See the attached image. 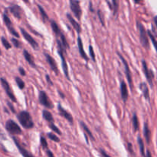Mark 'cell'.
Segmentation results:
<instances>
[{"label":"cell","mask_w":157,"mask_h":157,"mask_svg":"<svg viewBox=\"0 0 157 157\" xmlns=\"http://www.w3.org/2000/svg\"><path fill=\"white\" fill-rule=\"evenodd\" d=\"M17 119L21 126L25 129L30 130L35 127V124L33 122L31 114L26 110H21L17 114Z\"/></svg>","instance_id":"cell-1"},{"label":"cell","mask_w":157,"mask_h":157,"mask_svg":"<svg viewBox=\"0 0 157 157\" xmlns=\"http://www.w3.org/2000/svg\"><path fill=\"white\" fill-rule=\"evenodd\" d=\"M57 42V48H58V53L59 55L60 58L61 60V66H62L63 71H64V75H65L66 78H67V80L71 81L70 76H69V72H68V66L67 64V61L65 59V55H66V49L61 44V41H59L58 38L56 39Z\"/></svg>","instance_id":"cell-2"},{"label":"cell","mask_w":157,"mask_h":157,"mask_svg":"<svg viewBox=\"0 0 157 157\" xmlns=\"http://www.w3.org/2000/svg\"><path fill=\"white\" fill-rule=\"evenodd\" d=\"M136 25H137V29L140 32V41L141 44H142L144 48L149 49L150 48V42H149V38L147 31H146L144 26L143 25V24L139 20L136 21Z\"/></svg>","instance_id":"cell-3"},{"label":"cell","mask_w":157,"mask_h":157,"mask_svg":"<svg viewBox=\"0 0 157 157\" xmlns=\"http://www.w3.org/2000/svg\"><path fill=\"white\" fill-rule=\"evenodd\" d=\"M5 127H6V130H7L8 133L12 135H19L22 133L21 129L13 120H9V121H6Z\"/></svg>","instance_id":"cell-4"},{"label":"cell","mask_w":157,"mask_h":157,"mask_svg":"<svg viewBox=\"0 0 157 157\" xmlns=\"http://www.w3.org/2000/svg\"><path fill=\"white\" fill-rule=\"evenodd\" d=\"M117 55L119 56V58H121V61H122L123 64H124V71H125V75H126V78H127V81H128V84L129 86H130V90H133V80H132V75H131V71H130V67H129V64L127 63V60L123 57V55H121L120 52H117Z\"/></svg>","instance_id":"cell-5"},{"label":"cell","mask_w":157,"mask_h":157,"mask_svg":"<svg viewBox=\"0 0 157 157\" xmlns=\"http://www.w3.org/2000/svg\"><path fill=\"white\" fill-rule=\"evenodd\" d=\"M38 101H39V103L41 105L44 106L47 109H49V110L53 109L54 104H52V102L49 99L46 92L44 91V90L39 91V94H38Z\"/></svg>","instance_id":"cell-6"},{"label":"cell","mask_w":157,"mask_h":157,"mask_svg":"<svg viewBox=\"0 0 157 157\" xmlns=\"http://www.w3.org/2000/svg\"><path fill=\"white\" fill-rule=\"evenodd\" d=\"M142 67H143V71H144V75L147 78V81H148L149 84L150 85L151 88H153V78H154V73H153V70L148 68V66H147V62H146L145 60H143L142 61Z\"/></svg>","instance_id":"cell-7"},{"label":"cell","mask_w":157,"mask_h":157,"mask_svg":"<svg viewBox=\"0 0 157 157\" xmlns=\"http://www.w3.org/2000/svg\"><path fill=\"white\" fill-rule=\"evenodd\" d=\"M0 83H1V85L2 86L3 89H4V90L6 91V94H7V96L9 97V98H10V100L12 101V102L16 103L17 100L16 98H15V94H14L13 91H12V88L10 87V85H9V82H8L5 78H0Z\"/></svg>","instance_id":"cell-8"},{"label":"cell","mask_w":157,"mask_h":157,"mask_svg":"<svg viewBox=\"0 0 157 157\" xmlns=\"http://www.w3.org/2000/svg\"><path fill=\"white\" fill-rule=\"evenodd\" d=\"M2 18H3V21H4L5 25H6V26L7 27L9 32H10L14 37H16L17 38H20L19 34L16 32V30H15V28H14L13 25H12V21H11L9 17L8 16V15L6 13V12H4V13L2 14Z\"/></svg>","instance_id":"cell-9"},{"label":"cell","mask_w":157,"mask_h":157,"mask_svg":"<svg viewBox=\"0 0 157 157\" xmlns=\"http://www.w3.org/2000/svg\"><path fill=\"white\" fill-rule=\"evenodd\" d=\"M70 8L71 9L72 12L75 15V16L78 20L81 19V15H82V10L80 6V2L78 0H70Z\"/></svg>","instance_id":"cell-10"},{"label":"cell","mask_w":157,"mask_h":157,"mask_svg":"<svg viewBox=\"0 0 157 157\" xmlns=\"http://www.w3.org/2000/svg\"><path fill=\"white\" fill-rule=\"evenodd\" d=\"M20 31H21L23 38H24L25 39L26 41L30 44V45L32 46L34 49L38 50V49L39 48V45H38V43L37 42L36 40L34 39V38L32 37V35H31L27 31H25L24 29H22V28H20Z\"/></svg>","instance_id":"cell-11"},{"label":"cell","mask_w":157,"mask_h":157,"mask_svg":"<svg viewBox=\"0 0 157 157\" xmlns=\"http://www.w3.org/2000/svg\"><path fill=\"white\" fill-rule=\"evenodd\" d=\"M58 113L60 114V116H61L62 117H64V119L67 120L69 123H70L71 125H73L74 124V119H73V117L72 115L70 113L67 111L64 108H63L62 106L61 105L60 103H58Z\"/></svg>","instance_id":"cell-12"},{"label":"cell","mask_w":157,"mask_h":157,"mask_svg":"<svg viewBox=\"0 0 157 157\" xmlns=\"http://www.w3.org/2000/svg\"><path fill=\"white\" fill-rule=\"evenodd\" d=\"M44 57H45L46 61H47V63L48 64V65L50 66L51 69L55 72V75H58V73H59V71H58V65H57V63L56 61H55V60L49 54L46 53V52H44Z\"/></svg>","instance_id":"cell-13"},{"label":"cell","mask_w":157,"mask_h":157,"mask_svg":"<svg viewBox=\"0 0 157 157\" xmlns=\"http://www.w3.org/2000/svg\"><path fill=\"white\" fill-rule=\"evenodd\" d=\"M9 9L11 13L14 15V17H15L18 19H21L23 10L18 5H12V6H9Z\"/></svg>","instance_id":"cell-14"},{"label":"cell","mask_w":157,"mask_h":157,"mask_svg":"<svg viewBox=\"0 0 157 157\" xmlns=\"http://www.w3.org/2000/svg\"><path fill=\"white\" fill-rule=\"evenodd\" d=\"M12 139H13L14 143H15V144L16 145L17 148H18V151L20 152V153L21 154V156H22L23 157H35L32 154V153H30V152L29 151V150H27L26 149H25L22 146H21V144L18 143V140H17L16 138L12 137Z\"/></svg>","instance_id":"cell-15"},{"label":"cell","mask_w":157,"mask_h":157,"mask_svg":"<svg viewBox=\"0 0 157 157\" xmlns=\"http://www.w3.org/2000/svg\"><path fill=\"white\" fill-rule=\"evenodd\" d=\"M121 94L123 101H124V103L127 102L129 97L128 88H127V84H126L125 81H121Z\"/></svg>","instance_id":"cell-16"},{"label":"cell","mask_w":157,"mask_h":157,"mask_svg":"<svg viewBox=\"0 0 157 157\" xmlns=\"http://www.w3.org/2000/svg\"><path fill=\"white\" fill-rule=\"evenodd\" d=\"M66 16H67V19H68L69 22L71 23V25H72V27L75 29V31H76L78 34L81 33V25H80L79 23H78V21H77L76 20L73 18V17H72V15H71L70 13H67V15H66Z\"/></svg>","instance_id":"cell-17"},{"label":"cell","mask_w":157,"mask_h":157,"mask_svg":"<svg viewBox=\"0 0 157 157\" xmlns=\"http://www.w3.org/2000/svg\"><path fill=\"white\" fill-rule=\"evenodd\" d=\"M78 50H79V53L80 55H81V58H84L86 61H88L89 58L87 55V54H86L85 51H84V45H83V43H82V39H81V38L80 36L78 38Z\"/></svg>","instance_id":"cell-18"},{"label":"cell","mask_w":157,"mask_h":157,"mask_svg":"<svg viewBox=\"0 0 157 157\" xmlns=\"http://www.w3.org/2000/svg\"><path fill=\"white\" fill-rule=\"evenodd\" d=\"M144 137H145L146 141H147V144H150V141H151V131H150V127H149V124L147 122L144 123Z\"/></svg>","instance_id":"cell-19"},{"label":"cell","mask_w":157,"mask_h":157,"mask_svg":"<svg viewBox=\"0 0 157 157\" xmlns=\"http://www.w3.org/2000/svg\"><path fill=\"white\" fill-rule=\"evenodd\" d=\"M23 56H24L25 59L26 60V61L29 63V65H31L32 67H34V68L36 67V65H35V61H34L33 57L32 56V55H31V54L29 53V52H28L27 50L23 51Z\"/></svg>","instance_id":"cell-20"},{"label":"cell","mask_w":157,"mask_h":157,"mask_svg":"<svg viewBox=\"0 0 157 157\" xmlns=\"http://www.w3.org/2000/svg\"><path fill=\"white\" fill-rule=\"evenodd\" d=\"M140 88L141 91L143 92V95H144V98L146 100H147L148 101H150V91H149V88L148 86L146 83H141L140 84Z\"/></svg>","instance_id":"cell-21"},{"label":"cell","mask_w":157,"mask_h":157,"mask_svg":"<svg viewBox=\"0 0 157 157\" xmlns=\"http://www.w3.org/2000/svg\"><path fill=\"white\" fill-rule=\"evenodd\" d=\"M50 25H51V27H52V32H53L54 34L56 35L57 38H58V37L60 36V35L62 33V32H61V29H60L59 26H58V25L57 24L56 21H54V20H50Z\"/></svg>","instance_id":"cell-22"},{"label":"cell","mask_w":157,"mask_h":157,"mask_svg":"<svg viewBox=\"0 0 157 157\" xmlns=\"http://www.w3.org/2000/svg\"><path fill=\"white\" fill-rule=\"evenodd\" d=\"M80 125H81V128H82L83 130H84V133H85V134L87 135V136H88L89 137H90V139L94 141L95 140L94 136L93 133H92V132L90 131V129L88 128V127H87V126L86 125V124H84V123L83 122V121H81V122H80Z\"/></svg>","instance_id":"cell-23"},{"label":"cell","mask_w":157,"mask_h":157,"mask_svg":"<svg viewBox=\"0 0 157 157\" xmlns=\"http://www.w3.org/2000/svg\"><path fill=\"white\" fill-rule=\"evenodd\" d=\"M42 117H43V118H44V119L47 121V122L49 123V124H54V121H55V120H54L53 116H52V113H51L50 111H48V110H43Z\"/></svg>","instance_id":"cell-24"},{"label":"cell","mask_w":157,"mask_h":157,"mask_svg":"<svg viewBox=\"0 0 157 157\" xmlns=\"http://www.w3.org/2000/svg\"><path fill=\"white\" fill-rule=\"evenodd\" d=\"M132 124H133V128L134 132L138 131L140 127V124H139V120H138L137 115L136 113H133V119H132Z\"/></svg>","instance_id":"cell-25"},{"label":"cell","mask_w":157,"mask_h":157,"mask_svg":"<svg viewBox=\"0 0 157 157\" xmlns=\"http://www.w3.org/2000/svg\"><path fill=\"white\" fill-rule=\"evenodd\" d=\"M38 10H39L40 15H41V18H42L43 21H44V22H45L46 21H48L49 20L48 15V14L46 13V12L44 11V9H43L42 6H41V5L38 4Z\"/></svg>","instance_id":"cell-26"},{"label":"cell","mask_w":157,"mask_h":157,"mask_svg":"<svg viewBox=\"0 0 157 157\" xmlns=\"http://www.w3.org/2000/svg\"><path fill=\"white\" fill-rule=\"evenodd\" d=\"M137 142H138V144H139L140 150L141 154H142L143 156L145 157V147H144V143L142 138H141L140 136L137 137Z\"/></svg>","instance_id":"cell-27"},{"label":"cell","mask_w":157,"mask_h":157,"mask_svg":"<svg viewBox=\"0 0 157 157\" xmlns=\"http://www.w3.org/2000/svg\"><path fill=\"white\" fill-rule=\"evenodd\" d=\"M15 82H16L18 87H19V89H21V90H23V89L25 88V84L24 81L21 80V78H19V77H15Z\"/></svg>","instance_id":"cell-28"},{"label":"cell","mask_w":157,"mask_h":157,"mask_svg":"<svg viewBox=\"0 0 157 157\" xmlns=\"http://www.w3.org/2000/svg\"><path fill=\"white\" fill-rule=\"evenodd\" d=\"M112 10L113 11V15H116L119 9V1L117 0H113L112 1Z\"/></svg>","instance_id":"cell-29"},{"label":"cell","mask_w":157,"mask_h":157,"mask_svg":"<svg viewBox=\"0 0 157 157\" xmlns=\"http://www.w3.org/2000/svg\"><path fill=\"white\" fill-rule=\"evenodd\" d=\"M1 41H2V43L3 46L6 48V50H9V49H10L11 48H12V44L9 43V41H8L6 38H4V36H2L1 38Z\"/></svg>","instance_id":"cell-30"},{"label":"cell","mask_w":157,"mask_h":157,"mask_svg":"<svg viewBox=\"0 0 157 157\" xmlns=\"http://www.w3.org/2000/svg\"><path fill=\"white\" fill-rule=\"evenodd\" d=\"M47 136L52 141H55L56 143H59L60 142V139L58 136H57V135H55L54 133H47Z\"/></svg>","instance_id":"cell-31"},{"label":"cell","mask_w":157,"mask_h":157,"mask_svg":"<svg viewBox=\"0 0 157 157\" xmlns=\"http://www.w3.org/2000/svg\"><path fill=\"white\" fill-rule=\"evenodd\" d=\"M48 127H49V128L52 129V130H53V131L55 132V133H56L57 134L62 135V133H61V130H60L59 129H58V127H56V126H55L54 124H48Z\"/></svg>","instance_id":"cell-32"},{"label":"cell","mask_w":157,"mask_h":157,"mask_svg":"<svg viewBox=\"0 0 157 157\" xmlns=\"http://www.w3.org/2000/svg\"><path fill=\"white\" fill-rule=\"evenodd\" d=\"M97 13H98V18H99L100 21H101V25H102V26H104V25H105V21H104V14L102 13L101 10H100V9H98V12H97Z\"/></svg>","instance_id":"cell-33"},{"label":"cell","mask_w":157,"mask_h":157,"mask_svg":"<svg viewBox=\"0 0 157 157\" xmlns=\"http://www.w3.org/2000/svg\"><path fill=\"white\" fill-rule=\"evenodd\" d=\"M11 41H12V44H13L15 48H20L21 47V43L15 38H11Z\"/></svg>","instance_id":"cell-34"},{"label":"cell","mask_w":157,"mask_h":157,"mask_svg":"<svg viewBox=\"0 0 157 157\" xmlns=\"http://www.w3.org/2000/svg\"><path fill=\"white\" fill-rule=\"evenodd\" d=\"M147 35H148V36L150 38V39H151L152 43H153V46H154V47H156V37H155L154 35H153V34H152L151 31H150V30H147Z\"/></svg>","instance_id":"cell-35"},{"label":"cell","mask_w":157,"mask_h":157,"mask_svg":"<svg viewBox=\"0 0 157 157\" xmlns=\"http://www.w3.org/2000/svg\"><path fill=\"white\" fill-rule=\"evenodd\" d=\"M89 52H90V56L91 58L92 61L94 62H96V57H95V54H94V51L93 47L92 45H89Z\"/></svg>","instance_id":"cell-36"},{"label":"cell","mask_w":157,"mask_h":157,"mask_svg":"<svg viewBox=\"0 0 157 157\" xmlns=\"http://www.w3.org/2000/svg\"><path fill=\"white\" fill-rule=\"evenodd\" d=\"M40 143H41V145L43 147V149H48V144L47 140H46V139L44 136H41L40 137Z\"/></svg>","instance_id":"cell-37"},{"label":"cell","mask_w":157,"mask_h":157,"mask_svg":"<svg viewBox=\"0 0 157 157\" xmlns=\"http://www.w3.org/2000/svg\"><path fill=\"white\" fill-rule=\"evenodd\" d=\"M99 152H100V153H101V156H102V157H111L110 156V155L107 154V153L105 152V150H103L102 148L99 149Z\"/></svg>","instance_id":"cell-38"},{"label":"cell","mask_w":157,"mask_h":157,"mask_svg":"<svg viewBox=\"0 0 157 157\" xmlns=\"http://www.w3.org/2000/svg\"><path fill=\"white\" fill-rule=\"evenodd\" d=\"M7 104H8V106H9V109H10L11 111H12L13 113H16V111H15V107H14L13 104L10 102H7Z\"/></svg>","instance_id":"cell-39"},{"label":"cell","mask_w":157,"mask_h":157,"mask_svg":"<svg viewBox=\"0 0 157 157\" xmlns=\"http://www.w3.org/2000/svg\"><path fill=\"white\" fill-rule=\"evenodd\" d=\"M127 149H128L129 152H130L132 155H134V151H133V147H132V144H130V143H128V144H127Z\"/></svg>","instance_id":"cell-40"},{"label":"cell","mask_w":157,"mask_h":157,"mask_svg":"<svg viewBox=\"0 0 157 157\" xmlns=\"http://www.w3.org/2000/svg\"><path fill=\"white\" fill-rule=\"evenodd\" d=\"M45 79H46V81H47V83L49 84V85L53 86V82H52V81L50 76H49L48 75H45Z\"/></svg>","instance_id":"cell-41"},{"label":"cell","mask_w":157,"mask_h":157,"mask_svg":"<svg viewBox=\"0 0 157 157\" xmlns=\"http://www.w3.org/2000/svg\"><path fill=\"white\" fill-rule=\"evenodd\" d=\"M18 72H19L20 75H22V76H25V75H26L25 71V69L23 68L22 67H18Z\"/></svg>","instance_id":"cell-42"},{"label":"cell","mask_w":157,"mask_h":157,"mask_svg":"<svg viewBox=\"0 0 157 157\" xmlns=\"http://www.w3.org/2000/svg\"><path fill=\"white\" fill-rule=\"evenodd\" d=\"M46 154H47L48 157H55L53 153H52V152L49 150H47V151H46Z\"/></svg>","instance_id":"cell-43"},{"label":"cell","mask_w":157,"mask_h":157,"mask_svg":"<svg viewBox=\"0 0 157 157\" xmlns=\"http://www.w3.org/2000/svg\"><path fill=\"white\" fill-rule=\"evenodd\" d=\"M89 9L90 10V12H94V9L93 7H92V2H89Z\"/></svg>","instance_id":"cell-44"},{"label":"cell","mask_w":157,"mask_h":157,"mask_svg":"<svg viewBox=\"0 0 157 157\" xmlns=\"http://www.w3.org/2000/svg\"><path fill=\"white\" fill-rule=\"evenodd\" d=\"M58 94L60 95V97H61V98H62V99H64V98H65V95H64V94L62 93V92L60 91V90H58Z\"/></svg>","instance_id":"cell-45"},{"label":"cell","mask_w":157,"mask_h":157,"mask_svg":"<svg viewBox=\"0 0 157 157\" xmlns=\"http://www.w3.org/2000/svg\"><path fill=\"white\" fill-rule=\"evenodd\" d=\"M145 157H153L152 156L151 153H150V151L149 150H147V153L145 154Z\"/></svg>","instance_id":"cell-46"},{"label":"cell","mask_w":157,"mask_h":157,"mask_svg":"<svg viewBox=\"0 0 157 157\" xmlns=\"http://www.w3.org/2000/svg\"><path fill=\"white\" fill-rule=\"evenodd\" d=\"M153 20H154V23L156 25H157V17L156 16H154V18H153Z\"/></svg>","instance_id":"cell-47"},{"label":"cell","mask_w":157,"mask_h":157,"mask_svg":"<svg viewBox=\"0 0 157 157\" xmlns=\"http://www.w3.org/2000/svg\"><path fill=\"white\" fill-rule=\"evenodd\" d=\"M4 110H5V111L6 112V113H9V111H8V110L6 108H4Z\"/></svg>","instance_id":"cell-48"},{"label":"cell","mask_w":157,"mask_h":157,"mask_svg":"<svg viewBox=\"0 0 157 157\" xmlns=\"http://www.w3.org/2000/svg\"><path fill=\"white\" fill-rule=\"evenodd\" d=\"M0 55H2V51H1V49H0Z\"/></svg>","instance_id":"cell-49"}]
</instances>
